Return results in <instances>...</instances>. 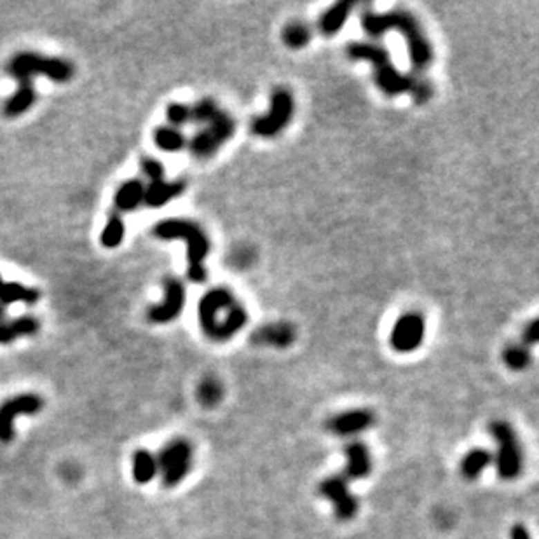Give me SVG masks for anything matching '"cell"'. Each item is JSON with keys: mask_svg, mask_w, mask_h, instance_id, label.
<instances>
[{"mask_svg": "<svg viewBox=\"0 0 539 539\" xmlns=\"http://www.w3.org/2000/svg\"><path fill=\"white\" fill-rule=\"evenodd\" d=\"M408 93L412 95L414 103L424 105V103H428L429 100H431V96H433V86H431V82H429L428 79H424L422 75H417V77H412Z\"/></svg>", "mask_w": 539, "mask_h": 539, "instance_id": "obj_29", "label": "cell"}, {"mask_svg": "<svg viewBox=\"0 0 539 539\" xmlns=\"http://www.w3.org/2000/svg\"><path fill=\"white\" fill-rule=\"evenodd\" d=\"M346 55L352 62H367L374 68V81L377 88L388 96L408 93L412 77L401 74L391 62L389 53L381 44L365 41H352L346 48Z\"/></svg>", "mask_w": 539, "mask_h": 539, "instance_id": "obj_5", "label": "cell"}, {"mask_svg": "<svg viewBox=\"0 0 539 539\" xmlns=\"http://www.w3.org/2000/svg\"><path fill=\"white\" fill-rule=\"evenodd\" d=\"M44 401L39 395L25 393L6 400L0 405V442H11L15 438L16 415H33L42 410Z\"/></svg>", "mask_w": 539, "mask_h": 539, "instance_id": "obj_11", "label": "cell"}, {"mask_svg": "<svg viewBox=\"0 0 539 539\" xmlns=\"http://www.w3.org/2000/svg\"><path fill=\"white\" fill-rule=\"evenodd\" d=\"M0 321H6V305L0 304Z\"/></svg>", "mask_w": 539, "mask_h": 539, "instance_id": "obj_36", "label": "cell"}, {"mask_svg": "<svg viewBox=\"0 0 539 539\" xmlns=\"http://www.w3.org/2000/svg\"><path fill=\"white\" fill-rule=\"evenodd\" d=\"M154 142L161 151L176 152L185 147V136L178 128L173 126H159L154 131Z\"/></svg>", "mask_w": 539, "mask_h": 539, "instance_id": "obj_23", "label": "cell"}, {"mask_svg": "<svg viewBox=\"0 0 539 539\" xmlns=\"http://www.w3.org/2000/svg\"><path fill=\"white\" fill-rule=\"evenodd\" d=\"M158 473L166 487H175L187 478L192 468V445L184 438H173L155 455Z\"/></svg>", "mask_w": 539, "mask_h": 539, "instance_id": "obj_9", "label": "cell"}, {"mask_svg": "<svg viewBox=\"0 0 539 539\" xmlns=\"http://www.w3.org/2000/svg\"><path fill=\"white\" fill-rule=\"evenodd\" d=\"M8 74L18 81V91L6 100V117H19L35 103L37 93L33 89V75H44L56 82H68L74 77V65L63 58H46L37 53H18L8 63Z\"/></svg>", "mask_w": 539, "mask_h": 539, "instance_id": "obj_1", "label": "cell"}, {"mask_svg": "<svg viewBox=\"0 0 539 539\" xmlns=\"http://www.w3.org/2000/svg\"><path fill=\"white\" fill-rule=\"evenodd\" d=\"M143 196H145V185H143L142 180H128L115 192V209L117 211H133L143 202Z\"/></svg>", "mask_w": 539, "mask_h": 539, "instance_id": "obj_19", "label": "cell"}, {"mask_svg": "<svg viewBox=\"0 0 539 539\" xmlns=\"http://www.w3.org/2000/svg\"><path fill=\"white\" fill-rule=\"evenodd\" d=\"M356 8L354 2L351 0H342V2H337L332 8H328L327 11L323 12V16L319 18V32L325 35V37H334L337 35L339 32L342 30V26L346 25V21L351 16L352 9Z\"/></svg>", "mask_w": 539, "mask_h": 539, "instance_id": "obj_18", "label": "cell"}, {"mask_svg": "<svg viewBox=\"0 0 539 539\" xmlns=\"http://www.w3.org/2000/svg\"><path fill=\"white\" fill-rule=\"evenodd\" d=\"M142 171L151 182H158V180H164V166L154 158H143L142 159Z\"/></svg>", "mask_w": 539, "mask_h": 539, "instance_id": "obj_32", "label": "cell"}, {"mask_svg": "<svg viewBox=\"0 0 539 539\" xmlns=\"http://www.w3.org/2000/svg\"><path fill=\"white\" fill-rule=\"evenodd\" d=\"M361 26L370 37H382L384 33L397 30L401 33L407 44L410 63L417 74H422L424 70L429 68L433 63V48L431 42L422 32V26L419 25L417 18L412 12L398 9V11H389L384 15H379L374 11L361 12Z\"/></svg>", "mask_w": 539, "mask_h": 539, "instance_id": "obj_2", "label": "cell"}, {"mask_svg": "<svg viewBox=\"0 0 539 539\" xmlns=\"http://www.w3.org/2000/svg\"><path fill=\"white\" fill-rule=\"evenodd\" d=\"M15 334H12L9 321H0V344H11L15 341Z\"/></svg>", "mask_w": 539, "mask_h": 539, "instance_id": "obj_34", "label": "cell"}, {"mask_svg": "<svg viewBox=\"0 0 539 539\" xmlns=\"http://www.w3.org/2000/svg\"><path fill=\"white\" fill-rule=\"evenodd\" d=\"M295 114V100L285 88H278L271 93L267 114L258 115L252 122V131L261 138H272L279 135L290 124Z\"/></svg>", "mask_w": 539, "mask_h": 539, "instance_id": "obj_8", "label": "cell"}, {"mask_svg": "<svg viewBox=\"0 0 539 539\" xmlns=\"http://www.w3.org/2000/svg\"><path fill=\"white\" fill-rule=\"evenodd\" d=\"M199 325L208 339L227 342L248 321V311L229 288L217 286L206 292L199 301Z\"/></svg>", "mask_w": 539, "mask_h": 539, "instance_id": "obj_3", "label": "cell"}, {"mask_svg": "<svg viewBox=\"0 0 539 539\" xmlns=\"http://www.w3.org/2000/svg\"><path fill=\"white\" fill-rule=\"evenodd\" d=\"M491 435L498 445L495 466H498L499 477L504 480L517 478L522 471V462H524V454H522L517 433L508 422L495 421L491 424Z\"/></svg>", "mask_w": 539, "mask_h": 539, "instance_id": "obj_7", "label": "cell"}, {"mask_svg": "<svg viewBox=\"0 0 539 539\" xmlns=\"http://www.w3.org/2000/svg\"><path fill=\"white\" fill-rule=\"evenodd\" d=\"M155 238L159 239H182L187 243V276L192 283H202L208 276L205 264L206 257L209 255V239L206 232L198 224L184 218H168L161 220L152 229Z\"/></svg>", "mask_w": 539, "mask_h": 539, "instance_id": "obj_4", "label": "cell"}, {"mask_svg": "<svg viewBox=\"0 0 539 539\" xmlns=\"http://www.w3.org/2000/svg\"><path fill=\"white\" fill-rule=\"evenodd\" d=\"M319 494L332 502L339 520H351L358 511V499L349 491V480L344 475H332L319 484Z\"/></svg>", "mask_w": 539, "mask_h": 539, "instance_id": "obj_12", "label": "cell"}, {"mask_svg": "<svg viewBox=\"0 0 539 539\" xmlns=\"http://www.w3.org/2000/svg\"><path fill=\"white\" fill-rule=\"evenodd\" d=\"M344 454L348 457L344 473L348 480H361V478L368 477L372 470V459L367 445L361 442H351L346 445Z\"/></svg>", "mask_w": 539, "mask_h": 539, "instance_id": "obj_16", "label": "cell"}, {"mask_svg": "<svg viewBox=\"0 0 539 539\" xmlns=\"http://www.w3.org/2000/svg\"><path fill=\"white\" fill-rule=\"evenodd\" d=\"M2 286H4V281H2V276H0V292H2Z\"/></svg>", "mask_w": 539, "mask_h": 539, "instance_id": "obj_37", "label": "cell"}, {"mask_svg": "<svg viewBox=\"0 0 539 539\" xmlns=\"http://www.w3.org/2000/svg\"><path fill=\"white\" fill-rule=\"evenodd\" d=\"M426 323L419 312H405L395 321L391 330L393 349L398 352H414L424 341Z\"/></svg>", "mask_w": 539, "mask_h": 539, "instance_id": "obj_10", "label": "cell"}, {"mask_svg": "<svg viewBox=\"0 0 539 539\" xmlns=\"http://www.w3.org/2000/svg\"><path fill=\"white\" fill-rule=\"evenodd\" d=\"M162 286H164V301L152 305L147 311V318L152 323H158V325H164V323L178 318L185 305L184 283L176 278H166Z\"/></svg>", "mask_w": 539, "mask_h": 539, "instance_id": "obj_13", "label": "cell"}, {"mask_svg": "<svg viewBox=\"0 0 539 539\" xmlns=\"http://www.w3.org/2000/svg\"><path fill=\"white\" fill-rule=\"evenodd\" d=\"M131 470L133 478L136 484H149L158 475V461L152 452L145 451V448H138L131 457Z\"/></svg>", "mask_w": 539, "mask_h": 539, "instance_id": "obj_20", "label": "cell"}, {"mask_svg": "<svg viewBox=\"0 0 539 539\" xmlns=\"http://www.w3.org/2000/svg\"><path fill=\"white\" fill-rule=\"evenodd\" d=\"M539 337V321L538 319H532L525 325L524 332H522V344L524 346H534L538 342Z\"/></svg>", "mask_w": 539, "mask_h": 539, "instance_id": "obj_33", "label": "cell"}, {"mask_svg": "<svg viewBox=\"0 0 539 539\" xmlns=\"http://www.w3.org/2000/svg\"><path fill=\"white\" fill-rule=\"evenodd\" d=\"M185 182L184 180H175V182H168V180H158V182H151L149 187H145V196H143V202L151 208H159V206L168 205L169 201L176 199L185 192Z\"/></svg>", "mask_w": 539, "mask_h": 539, "instance_id": "obj_17", "label": "cell"}, {"mask_svg": "<svg viewBox=\"0 0 539 539\" xmlns=\"http://www.w3.org/2000/svg\"><path fill=\"white\" fill-rule=\"evenodd\" d=\"M491 462V452L485 451V448H473V451L468 452V454L464 455V459H462V475H464L466 478H470V480H475V478L480 477L482 471H484Z\"/></svg>", "mask_w": 539, "mask_h": 539, "instance_id": "obj_22", "label": "cell"}, {"mask_svg": "<svg viewBox=\"0 0 539 539\" xmlns=\"http://www.w3.org/2000/svg\"><path fill=\"white\" fill-rule=\"evenodd\" d=\"M166 117H168L169 124L173 128L180 129V126H185L191 122V106L185 105V103H171L166 108Z\"/></svg>", "mask_w": 539, "mask_h": 539, "instance_id": "obj_31", "label": "cell"}, {"mask_svg": "<svg viewBox=\"0 0 539 539\" xmlns=\"http://www.w3.org/2000/svg\"><path fill=\"white\" fill-rule=\"evenodd\" d=\"M281 39L286 48L302 49L311 42V30L305 23L292 21L283 28Z\"/></svg>", "mask_w": 539, "mask_h": 539, "instance_id": "obj_24", "label": "cell"}, {"mask_svg": "<svg viewBox=\"0 0 539 539\" xmlns=\"http://www.w3.org/2000/svg\"><path fill=\"white\" fill-rule=\"evenodd\" d=\"M297 339V330L290 323H269L264 327L257 328L252 335V342L255 346H265V348L286 349L290 348Z\"/></svg>", "mask_w": 539, "mask_h": 539, "instance_id": "obj_14", "label": "cell"}, {"mask_svg": "<svg viewBox=\"0 0 539 539\" xmlns=\"http://www.w3.org/2000/svg\"><path fill=\"white\" fill-rule=\"evenodd\" d=\"M374 424V414L365 408L341 412L328 421V429L339 437H349V435L361 433Z\"/></svg>", "mask_w": 539, "mask_h": 539, "instance_id": "obj_15", "label": "cell"}, {"mask_svg": "<svg viewBox=\"0 0 539 539\" xmlns=\"http://www.w3.org/2000/svg\"><path fill=\"white\" fill-rule=\"evenodd\" d=\"M224 398V386L218 379L206 377L198 386V400L205 407H215Z\"/></svg>", "mask_w": 539, "mask_h": 539, "instance_id": "obj_25", "label": "cell"}, {"mask_svg": "<svg viewBox=\"0 0 539 539\" xmlns=\"http://www.w3.org/2000/svg\"><path fill=\"white\" fill-rule=\"evenodd\" d=\"M502 359H504L507 367L511 368V370H524L531 363V349L522 344V342L520 344H511L502 352Z\"/></svg>", "mask_w": 539, "mask_h": 539, "instance_id": "obj_27", "label": "cell"}, {"mask_svg": "<svg viewBox=\"0 0 539 539\" xmlns=\"http://www.w3.org/2000/svg\"><path fill=\"white\" fill-rule=\"evenodd\" d=\"M41 299V292L37 288L21 285V283L9 281L4 283L2 292H0V304L9 305L15 302H25V304H35Z\"/></svg>", "mask_w": 539, "mask_h": 539, "instance_id": "obj_21", "label": "cell"}, {"mask_svg": "<svg viewBox=\"0 0 539 539\" xmlns=\"http://www.w3.org/2000/svg\"><path fill=\"white\" fill-rule=\"evenodd\" d=\"M236 121L227 112L220 111L202 129H199L189 143V151L196 159L213 158L234 136Z\"/></svg>", "mask_w": 539, "mask_h": 539, "instance_id": "obj_6", "label": "cell"}, {"mask_svg": "<svg viewBox=\"0 0 539 539\" xmlns=\"http://www.w3.org/2000/svg\"><path fill=\"white\" fill-rule=\"evenodd\" d=\"M218 112H220V108H218L217 103L213 102L211 98H202L191 106V122L208 124Z\"/></svg>", "mask_w": 539, "mask_h": 539, "instance_id": "obj_28", "label": "cell"}, {"mask_svg": "<svg viewBox=\"0 0 539 539\" xmlns=\"http://www.w3.org/2000/svg\"><path fill=\"white\" fill-rule=\"evenodd\" d=\"M9 327H11L15 337H28V335L37 334L41 325L33 316H19V318L9 321Z\"/></svg>", "mask_w": 539, "mask_h": 539, "instance_id": "obj_30", "label": "cell"}, {"mask_svg": "<svg viewBox=\"0 0 539 539\" xmlns=\"http://www.w3.org/2000/svg\"><path fill=\"white\" fill-rule=\"evenodd\" d=\"M511 539H531V534L524 525H515L511 529Z\"/></svg>", "mask_w": 539, "mask_h": 539, "instance_id": "obj_35", "label": "cell"}, {"mask_svg": "<svg viewBox=\"0 0 539 539\" xmlns=\"http://www.w3.org/2000/svg\"><path fill=\"white\" fill-rule=\"evenodd\" d=\"M124 239V222L119 213H112L102 231V245L105 248H115Z\"/></svg>", "mask_w": 539, "mask_h": 539, "instance_id": "obj_26", "label": "cell"}]
</instances>
